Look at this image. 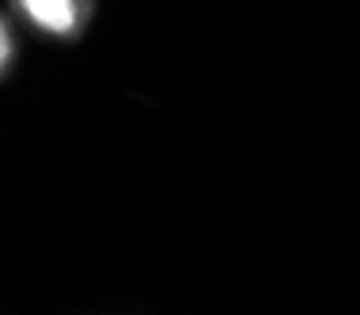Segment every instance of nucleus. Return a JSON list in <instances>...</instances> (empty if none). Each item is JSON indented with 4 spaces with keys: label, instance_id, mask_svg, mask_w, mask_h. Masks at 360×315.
<instances>
[{
    "label": "nucleus",
    "instance_id": "f257e3e1",
    "mask_svg": "<svg viewBox=\"0 0 360 315\" xmlns=\"http://www.w3.org/2000/svg\"><path fill=\"white\" fill-rule=\"evenodd\" d=\"M23 8L42 31H53V35H69L72 23H76L72 0H23Z\"/></svg>",
    "mask_w": 360,
    "mask_h": 315
},
{
    "label": "nucleus",
    "instance_id": "f03ea898",
    "mask_svg": "<svg viewBox=\"0 0 360 315\" xmlns=\"http://www.w3.org/2000/svg\"><path fill=\"white\" fill-rule=\"evenodd\" d=\"M8 54H12V42H8V31H4V23H0V68H4Z\"/></svg>",
    "mask_w": 360,
    "mask_h": 315
}]
</instances>
